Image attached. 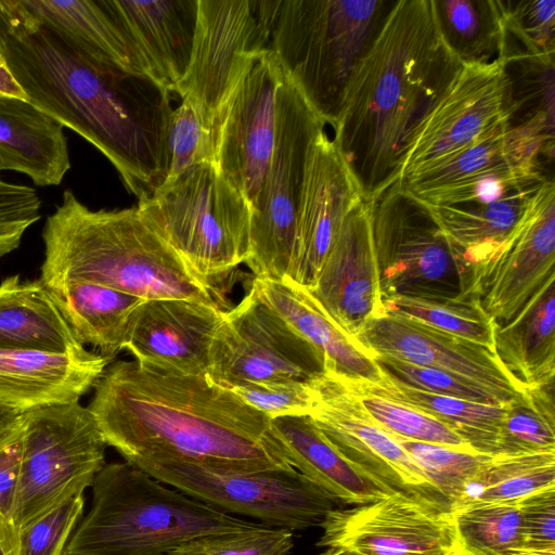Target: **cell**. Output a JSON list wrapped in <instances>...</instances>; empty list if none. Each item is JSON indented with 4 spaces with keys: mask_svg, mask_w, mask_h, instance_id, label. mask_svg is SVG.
Masks as SVG:
<instances>
[{
    "mask_svg": "<svg viewBox=\"0 0 555 555\" xmlns=\"http://www.w3.org/2000/svg\"><path fill=\"white\" fill-rule=\"evenodd\" d=\"M250 286L317 349L324 360V371L348 379L382 383L383 373L374 357L343 331L306 288L287 279L255 278Z\"/></svg>",
    "mask_w": 555,
    "mask_h": 555,
    "instance_id": "d4e9b609",
    "label": "cell"
},
{
    "mask_svg": "<svg viewBox=\"0 0 555 555\" xmlns=\"http://www.w3.org/2000/svg\"><path fill=\"white\" fill-rule=\"evenodd\" d=\"M308 383L313 396L308 416L351 467L386 495H400L430 511L451 513L446 496L396 437L369 414L343 377L323 371Z\"/></svg>",
    "mask_w": 555,
    "mask_h": 555,
    "instance_id": "4fadbf2b",
    "label": "cell"
},
{
    "mask_svg": "<svg viewBox=\"0 0 555 555\" xmlns=\"http://www.w3.org/2000/svg\"><path fill=\"white\" fill-rule=\"evenodd\" d=\"M147 76L177 92L190 66L198 0H106Z\"/></svg>",
    "mask_w": 555,
    "mask_h": 555,
    "instance_id": "cb8c5ba5",
    "label": "cell"
},
{
    "mask_svg": "<svg viewBox=\"0 0 555 555\" xmlns=\"http://www.w3.org/2000/svg\"><path fill=\"white\" fill-rule=\"evenodd\" d=\"M281 0H198L191 62L177 93L210 135L251 61L271 50Z\"/></svg>",
    "mask_w": 555,
    "mask_h": 555,
    "instance_id": "7c38bea8",
    "label": "cell"
},
{
    "mask_svg": "<svg viewBox=\"0 0 555 555\" xmlns=\"http://www.w3.org/2000/svg\"><path fill=\"white\" fill-rule=\"evenodd\" d=\"M39 280L22 283L18 275L0 284V350L72 352L83 349Z\"/></svg>",
    "mask_w": 555,
    "mask_h": 555,
    "instance_id": "f546056e",
    "label": "cell"
},
{
    "mask_svg": "<svg viewBox=\"0 0 555 555\" xmlns=\"http://www.w3.org/2000/svg\"><path fill=\"white\" fill-rule=\"evenodd\" d=\"M294 531L266 524L190 540L166 555H291Z\"/></svg>",
    "mask_w": 555,
    "mask_h": 555,
    "instance_id": "ab89813d",
    "label": "cell"
},
{
    "mask_svg": "<svg viewBox=\"0 0 555 555\" xmlns=\"http://www.w3.org/2000/svg\"><path fill=\"white\" fill-rule=\"evenodd\" d=\"M168 153L169 167L165 182L176 179L194 165L214 163L211 135L196 111L185 101L172 109L168 129Z\"/></svg>",
    "mask_w": 555,
    "mask_h": 555,
    "instance_id": "7bdbcfd3",
    "label": "cell"
},
{
    "mask_svg": "<svg viewBox=\"0 0 555 555\" xmlns=\"http://www.w3.org/2000/svg\"><path fill=\"white\" fill-rule=\"evenodd\" d=\"M22 417L23 413L0 406V440L22 422Z\"/></svg>",
    "mask_w": 555,
    "mask_h": 555,
    "instance_id": "816d5d0a",
    "label": "cell"
},
{
    "mask_svg": "<svg viewBox=\"0 0 555 555\" xmlns=\"http://www.w3.org/2000/svg\"><path fill=\"white\" fill-rule=\"evenodd\" d=\"M433 0H397L354 69L334 125L365 201L398 181L409 140L462 67Z\"/></svg>",
    "mask_w": 555,
    "mask_h": 555,
    "instance_id": "3957f363",
    "label": "cell"
},
{
    "mask_svg": "<svg viewBox=\"0 0 555 555\" xmlns=\"http://www.w3.org/2000/svg\"><path fill=\"white\" fill-rule=\"evenodd\" d=\"M272 428L291 465L337 503L363 505L386 496L348 464L310 416L278 417Z\"/></svg>",
    "mask_w": 555,
    "mask_h": 555,
    "instance_id": "f1b7e54d",
    "label": "cell"
},
{
    "mask_svg": "<svg viewBox=\"0 0 555 555\" xmlns=\"http://www.w3.org/2000/svg\"><path fill=\"white\" fill-rule=\"evenodd\" d=\"M384 309L495 352L496 323L478 299L393 295L384 299Z\"/></svg>",
    "mask_w": 555,
    "mask_h": 555,
    "instance_id": "d590c367",
    "label": "cell"
},
{
    "mask_svg": "<svg viewBox=\"0 0 555 555\" xmlns=\"http://www.w3.org/2000/svg\"><path fill=\"white\" fill-rule=\"evenodd\" d=\"M35 189L0 179V259L15 250L29 227L40 219Z\"/></svg>",
    "mask_w": 555,
    "mask_h": 555,
    "instance_id": "bcb514c9",
    "label": "cell"
},
{
    "mask_svg": "<svg viewBox=\"0 0 555 555\" xmlns=\"http://www.w3.org/2000/svg\"><path fill=\"white\" fill-rule=\"evenodd\" d=\"M10 29L2 54L28 101L95 146L139 202L165 182L169 92L150 76L92 57L3 0Z\"/></svg>",
    "mask_w": 555,
    "mask_h": 555,
    "instance_id": "6da1fadb",
    "label": "cell"
},
{
    "mask_svg": "<svg viewBox=\"0 0 555 555\" xmlns=\"http://www.w3.org/2000/svg\"><path fill=\"white\" fill-rule=\"evenodd\" d=\"M22 422L0 440V514L11 521L22 464Z\"/></svg>",
    "mask_w": 555,
    "mask_h": 555,
    "instance_id": "c3c4849f",
    "label": "cell"
},
{
    "mask_svg": "<svg viewBox=\"0 0 555 555\" xmlns=\"http://www.w3.org/2000/svg\"><path fill=\"white\" fill-rule=\"evenodd\" d=\"M131 464L228 514L292 531L320 526L338 504L295 468L246 469L181 461Z\"/></svg>",
    "mask_w": 555,
    "mask_h": 555,
    "instance_id": "8fae6325",
    "label": "cell"
},
{
    "mask_svg": "<svg viewBox=\"0 0 555 555\" xmlns=\"http://www.w3.org/2000/svg\"><path fill=\"white\" fill-rule=\"evenodd\" d=\"M369 204L383 300L393 295L473 299L468 268L423 201L397 181Z\"/></svg>",
    "mask_w": 555,
    "mask_h": 555,
    "instance_id": "ba28073f",
    "label": "cell"
},
{
    "mask_svg": "<svg viewBox=\"0 0 555 555\" xmlns=\"http://www.w3.org/2000/svg\"><path fill=\"white\" fill-rule=\"evenodd\" d=\"M518 555H555V546L522 547Z\"/></svg>",
    "mask_w": 555,
    "mask_h": 555,
    "instance_id": "db71d44e",
    "label": "cell"
},
{
    "mask_svg": "<svg viewBox=\"0 0 555 555\" xmlns=\"http://www.w3.org/2000/svg\"><path fill=\"white\" fill-rule=\"evenodd\" d=\"M233 390L245 403L271 420L309 415L313 396L308 380L254 383Z\"/></svg>",
    "mask_w": 555,
    "mask_h": 555,
    "instance_id": "f6af8a7d",
    "label": "cell"
},
{
    "mask_svg": "<svg viewBox=\"0 0 555 555\" xmlns=\"http://www.w3.org/2000/svg\"><path fill=\"white\" fill-rule=\"evenodd\" d=\"M551 486H555V452L492 455L453 509L477 503L518 502Z\"/></svg>",
    "mask_w": 555,
    "mask_h": 555,
    "instance_id": "836d02e7",
    "label": "cell"
},
{
    "mask_svg": "<svg viewBox=\"0 0 555 555\" xmlns=\"http://www.w3.org/2000/svg\"><path fill=\"white\" fill-rule=\"evenodd\" d=\"M307 291L354 339L370 321L385 313L367 201L350 210Z\"/></svg>",
    "mask_w": 555,
    "mask_h": 555,
    "instance_id": "44dd1931",
    "label": "cell"
},
{
    "mask_svg": "<svg viewBox=\"0 0 555 555\" xmlns=\"http://www.w3.org/2000/svg\"><path fill=\"white\" fill-rule=\"evenodd\" d=\"M83 506V493L76 494L20 530V555H62Z\"/></svg>",
    "mask_w": 555,
    "mask_h": 555,
    "instance_id": "ee69618b",
    "label": "cell"
},
{
    "mask_svg": "<svg viewBox=\"0 0 555 555\" xmlns=\"http://www.w3.org/2000/svg\"><path fill=\"white\" fill-rule=\"evenodd\" d=\"M78 341L109 361L125 349L137 309L144 299L90 282L47 287Z\"/></svg>",
    "mask_w": 555,
    "mask_h": 555,
    "instance_id": "4dcf8cb0",
    "label": "cell"
},
{
    "mask_svg": "<svg viewBox=\"0 0 555 555\" xmlns=\"http://www.w3.org/2000/svg\"><path fill=\"white\" fill-rule=\"evenodd\" d=\"M22 425L12 517L18 531L91 487L107 447L89 409L79 402L27 411Z\"/></svg>",
    "mask_w": 555,
    "mask_h": 555,
    "instance_id": "30bf717a",
    "label": "cell"
},
{
    "mask_svg": "<svg viewBox=\"0 0 555 555\" xmlns=\"http://www.w3.org/2000/svg\"><path fill=\"white\" fill-rule=\"evenodd\" d=\"M452 555H518L524 534L517 502L477 503L450 513Z\"/></svg>",
    "mask_w": 555,
    "mask_h": 555,
    "instance_id": "e575fe53",
    "label": "cell"
},
{
    "mask_svg": "<svg viewBox=\"0 0 555 555\" xmlns=\"http://www.w3.org/2000/svg\"><path fill=\"white\" fill-rule=\"evenodd\" d=\"M503 26L502 46L537 55L555 54L554 0H495Z\"/></svg>",
    "mask_w": 555,
    "mask_h": 555,
    "instance_id": "f35d334b",
    "label": "cell"
},
{
    "mask_svg": "<svg viewBox=\"0 0 555 555\" xmlns=\"http://www.w3.org/2000/svg\"><path fill=\"white\" fill-rule=\"evenodd\" d=\"M373 359L384 375L408 387L438 396L503 405L486 387L464 376L390 356L375 354Z\"/></svg>",
    "mask_w": 555,
    "mask_h": 555,
    "instance_id": "60d3db41",
    "label": "cell"
},
{
    "mask_svg": "<svg viewBox=\"0 0 555 555\" xmlns=\"http://www.w3.org/2000/svg\"><path fill=\"white\" fill-rule=\"evenodd\" d=\"M64 126L29 101L0 94V171L59 185L70 169Z\"/></svg>",
    "mask_w": 555,
    "mask_h": 555,
    "instance_id": "484cf974",
    "label": "cell"
},
{
    "mask_svg": "<svg viewBox=\"0 0 555 555\" xmlns=\"http://www.w3.org/2000/svg\"><path fill=\"white\" fill-rule=\"evenodd\" d=\"M395 437L434 486L446 496L451 511L461 500L466 486L492 456L468 448Z\"/></svg>",
    "mask_w": 555,
    "mask_h": 555,
    "instance_id": "8d00e7d4",
    "label": "cell"
},
{
    "mask_svg": "<svg viewBox=\"0 0 555 555\" xmlns=\"http://www.w3.org/2000/svg\"><path fill=\"white\" fill-rule=\"evenodd\" d=\"M440 34L462 64L499 60L503 26L495 0H433Z\"/></svg>",
    "mask_w": 555,
    "mask_h": 555,
    "instance_id": "d6a6232c",
    "label": "cell"
},
{
    "mask_svg": "<svg viewBox=\"0 0 555 555\" xmlns=\"http://www.w3.org/2000/svg\"><path fill=\"white\" fill-rule=\"evenodd\" d=\"M397 0H281L271 51L312 111L334 127L351 76Z\"/></svg>",
    "mask_w": 555,
    "mask_h": 555,
    "instance_id": "8992f818",
    "label": "cell"
},
{
    "mask_svg": "<svg viewBox=\"0 0 555 555\" xmlns=\"http://www.w3.org/2000/svg\"><path fill=\"white\" fill-rule=\"evenodd\" d=\"M87 406L107 446L129 463L181 461L246 469L294 468L272 420L208 376L117 361Z\"/></svg>",
    "mask_w": 555,
    "mask_h": 555,
    "instance_id": "7a4b0ae2",
    "label": "cell"
},
{
    "mask_svg": "<svg viewBox=\"0 0 555 555\" xmlns=\"http://www.w3.org/2000/svg\"><path fill=\"white\" fill-rule=\"evenodd\" d=\"M495 353L528 390L555 377V274L507 322L496 324Z\"/></svg>",
    "mask_w": 555,
    "mask_h": 555,
    "instance_id": "4316f807",
    "label": "cell"
},
{
    "mask_svg": "<svg viewBox=\"0 0 555 555\" xmlns=\"http://www.w3.org/2000/svg\"><path fill=\"white\" fill-rule=\"evenodd\" d=\"M343 378L369 414L392 435L414 441L472 449L453 429L435 417L375 395L351 379Z\"/></svg>",
    "mask_w": 555,
    "mask_h": 555,
    "instance_id": "74e56055",
    "label": "cell"
},
{
    "mask_svg": "<svg viewBox=\"0 0 555 555\" xmlns=\"http://www.w3.org/2000/svg\"><path fill=\"white\" fill-rule=\"evenodd\" d=\"M517 504L524 547L555 546V486L535 491Z\"/></svg>",
    "mask_w": 555,
    "mask_h": 555,
    "instance_id": "7dc6e473",
    "label": "cell"
},
{
    "mask_svg": "<svg viewBox=\"0 0 555 555\" xmlns=\"http://www.w3.org/2000/svg\"><path fill=\"white\" fill-rule=\"evenodd\" d=\"M362 199L348 164L323 129L307 170L287 280L312 287L346 217Z\"/></svg>",
    "mask_w": 555,
    "mask_h": 555,
    "instance_id": "ffe728a7",
    "label": "cell"
},
{
    "mask_svg": "<svg viewBox=\"0 0 555 555\" xmlns=\"http://www.w3.org/2000/svg\"><path fill=\"white\" fill-rule=\"evenodd\" d=\"M505 89L500 60L463 64L413 131L398 181L450 157L506 119Z\"/></svg>",
    "mask_w": 555,
    "mask_h": 555,
    "instance_id": "2e32d148",
    "label": "cell"
},
{
    "mask_svg": "<svg viewBox=\"0 0 555 555\" xmlns=\"http://www.w3.org/2000/svg\"><path fill=\"white\" fill-rule=\"evenodd\" d=\"M317 543L358 555H452L450 514L430 511L400 495L352 508H334L320 525Z\"/></svg>",
    "mask_w": 555,
    "mask_h": 555,
    "instance_id": "e0dca14e",
    "label": "cell"
},
{
    "mask_svg": "<svg viewBox=\"0 0 555 555\" xmlns=\"http://www.w3.org/2000/svg\"><path fill=\"white\" fill-rule=\"evenodd\" d=\"M322 555H358L357 553L343 548H327Z\"/></svg>",
    "mask_w": 555,
    "mask_h": 555,
    "instance_id": "11a10c76",
    "label": "cell"
},
{
    "mask_svg": "<svg viewBox=\"0 0 555 555\" xmlns=\"http://www.w3.org/2000/svg\"><path fill=\"white\" fill-rule=\"evenodd\" d=\"M282 75L271 50L256 56L224 105L211 134L215 166L250 207L274 150Z\"/></svg>",
    "mask_w": 555,
    "mask_h": 555,
    "instance_id": "9a60e30c",
    "label": "cell"
},
{
    "mask_svg": "<svg viewBox=\"0 0 555 555\" xmlns=\"http://www.w3.org/2000/svg\"><path fill=\"white\" fill-rule=\"evenodd\" d=\"M554 266L555 185L550 177L481 275L478 297L483 309L496 324L509 321L555 274Z\"/></svg>",
    "mask_w": 555,
    "mask_h": 555,
    "instance_id": "d6986e66",
    "label": "cell"
},
{
    "mask_svg": "<svg viewBox=\"0 0 555 555\" xmlns=\"http://www.w3.org/2000/svg\"><path fill=\"white\" fill-rule=\"evenodd\" d=\"M324 371V360L250 286L224 311L210 350L208 378L233 389L254 383L309 380Z\"/></svg>",
    "mask_w": 555,
    "mask_h": 555,
    "instance_id": "5bb4252c",
    "label": "cell"
},
{
    "mask_svg": "<svg viewBox=\"0 0 555 555\" xmlns=\"http://www.w3.org/2000/svg\"><path fill=\"white\" fill-rule=\"evenodd\" d=\"M9 29H10L9 16L5 11L3 0H0V51H1V53L5 46V40L8 37Z\"/></svg>",
    "mask_w": 555,
    "mask_h": 555,
    "instance_id": "f5cc1de1",
    "label": "cell"
},
{
    "mask_svg": "<svg viewBox=\"0 0 555 555\" xmlns=\"http://www.w3.org/2000/svg\"><path fill=\"white\" fill-rule=\"evenodd\" d=\"M137 207L215 291L250 255V205L214 163L190 167Z\"/></svg>",
    "mask_w": 555,
    "mask_h": 555,
    "instance_id": "52a82bcc",
    "label": "cell"
},
{
    "mask_svg": "<svg viewBox=\"0 0 555 555\" xmlns=\"http://www.w3.org/2000/svg\"><path fill=\"white\" fill-rule=\"evenodd\" d=\"M362 388L420 410L453 429L475 451L498 454V435L505 405L486 404L424 392L383 374L380 384L351 379Z\"/></svg>",
    "mask_w": 555,
    "mask_h": 555,
    "instance_id": "1f68e13d",
    "label": "cell"
},
{
    "mask_svg": "<svg viewBox=\"0 0 555 555\" xmlns=\"http://www.w3.org/2000/svg\"><path fill=\"white\" fill-rule=\"evenodd\" d=\"M109 360L86 348L72 352L0 350V406L20 413L79 402Z\"/></svg>",
    "mask_w": 555,
    "mask_h": 555,
    "instance_id": "603a6c76",
    "label": "cell"
},
{
    "mask_svg": "<svg viewBox=\"0 0 555 555\" xmlns=\"http://www.w3.org/2000/svg\"><path fill=\"white\" fill-rule=\"evenodd\" d=\"M221 307L185 298L144 300L137 309L125 349L156 371L208 376Z\"/></svg>",
    "mask_w": 555,
    "mask_h": 555,
    "instance_id": "7402d4cb",
    "label": "cell"
},
{
    "mask_svg": "<svg viewBox=\"0 0 555 555\" xmlns=\"http://www.w3.org/2000/svg\"><path fill=\"white\" fill-rule=\"evenodd\" d=\"M40 281L105 285L144 300L185 298L219 306L138 207L92 210L69 189L42 231ZM220 307V306H219Z\"/></svg>",
    "mask_w": 555,
    "mask_h": 555,
    "instance_id": "277c9868",
    "label": "cell"
},
{
    "mask_svg": "<svg viewBox=\"0 0 555 555\" xmlns=\"http://www.w3.org/2000/svg\"><path fill=\"white\" fill-rule=\"evenodd\" d=\"M33 21L62 34L106 64L146 74L144 64L106 0H16Z\"/></svg>",
    "mask_w": 555,
    "mask_h": 555,
    "instance_id": "83f0119b",
    "label": "cell"
},
{
    "mask_svg": "<svg viewBox=\"0 0 555 555\" xmlns=\"http://www.w3.org/2000/svg\"><path fill=\"white\" fill-rule=\"evenodd\" d=\"M0 94L28 101V96L15 79L0 51Z\"/></svg>",
    "mask_w": 555,
    "mask_h": 555,
    "instance_id": "f907efd6",
    "label": "cell"
},
{
    "mask_svg": "<svg viewBox=\"0 0 555 555\" xmlns=\"http://www.w3.org/2000/svg\"><path fill=\"white\" fill-rule=\"evenodd\" d=\"M91 487V508L62 555H166L198 537L257 524L172 490L127 461L104 464Z\"/></svg>",
    "mask_w": 555,
    "mask_h": 555,
    "instance_id": "5b68a950",
    "label": "cell"
},
{
    "mask_svg": "<svg viewBox=\"0 0 555 555\" xmlns=\"http://www.w3.org/2000/svg\"><path fill=\"white\" fill-rule=\"evenodd\" d=\"M0 555H20V531L0 514Z\"/></svg>",
    "mask_w": 555,
    "mask_h": 555,
    "instance_id": "681fc988",
    "label": "cell"
},
{
    "mask_svg": "<svg viewBox=\"0 0 555 555\" xmlns=\"http://www.w3.org/2000/svg\"><path fill=\"white\" fill-rule=\"evenodd\" d=\"M324 127L283 74L274 150L250 207V255L245 263L257 279L287 278L307 170L314 141Z\"/></svg>",
    "mask_w": 555,
    "mask_h": 555,
    "instance_id": "9c48e42d",
    "label": "cell"
},
{
    "mask_svg": "<svg viewBox=\"0 0 555 555\" xmlns=\"http://www.w3.org/2000/svg\"><path fill=\"white\" fill-rule=\"evenodd\" d=\"M356 339L373 357L390 356L469 378L503 405L527 395L494 351L412 319L385 312L370 321Z\"/></svg>",
    "mask_w": 555,
    "mask_h": 555,
    "instance_id": "ac0fdd59",
    "label": "cell"
},
{
    "mask_svg": "<svg viewBox=\"0 0 555 555\" xmlns=\"http://www.w3.org/2000/svg\"><path fill=\"white\" fill-rule=\"evenodd\" d=\"M540 452H555V422L535 410L526 395L505 405L498 435V454Z\"/></svg>",
    "mask_w": 555,
    "mask_h": 555,
    "instance_id": "b9f144b4",
    "label": "cell"
}]
</instances>
